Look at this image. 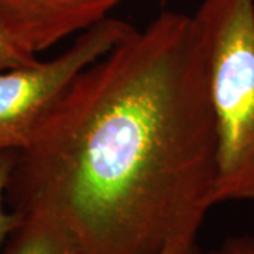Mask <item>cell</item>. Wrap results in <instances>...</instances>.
<instances>
[{"mask_svg": "<svg viewBox=\"0 0 254 254\" xmlns=\"http://www.w3.org/2000/svg\"><path fill=\"white\" fill-rule=\"evenodd\" d=\"M0 254H82L69 230L46 213L23 215Z\"/></svg>", "mask_w": 254, "mask_h": 254, "instance_id": "cell-5", "label": "cell"}, {"mask_svg": "<svg viewBox=\"0 0 254 254\" xmlns=\"http://www.w3.org/2000/svg\"><path fill=\"white\" fill-rule=\"evenodd\" d=\"M122 0H0V34L37 57L109 18Z\"/></svg>", "mask_w": 254, "mask_h": 254, "instance_id": "cell-4", "label": "cell"}, {"mask_svg": "<svg viewBox=\"0 0 254 254\" xmlns=\"http://www.w3.org/2000/svg\"><path fill=\"white\" fill-rule=\"evenodd\" d=\"M206 254H254V236L240 235L227 237Z\"/></svg>", "mask_w": 254, "mask_h": 254, "instance_id": "cell-8", "label": "cell"}, {"mask_svg": "<svg viewBox=\"0 0 254 254\" xmlns=\"http://www.w3.org/2000/svg\"><path fill=\"white\" fill-rule=\"evenodd\" d=\"M13 160H14V153H6L0 155V249L21 220V216L9 208L6 199Z\"/></svg>", "mask_w": 254, "mask_h": 254, "instance_id": "cell-6", "label": "cell"}, {"mask_svg": "<svg viewBox=\"0 0 254 254\" xmlns=\"http://www.w3.org/2000/svg\"><path fill=\"white\" fill-rule=\"evenodd\" d=\"M157 254H202L198 249L196 240H185L165 247Z\"/></svg>", "mask_w": 254, "mask_h": 254, "instance_id": "cell-9", "label": "cell"}, {"mask_svg": "<svg viewBox=\"0 0 254 254\" xmlns=\"http://www.w3.org/2000/svg\"><path fill=\"white\" fill-rule=\"evenodd\" d=\"M109 17L83 31L72 46L51 60L0 72V155L27 144L54 100L86 66L98 61L133 30Z\"/></svg>", "mask_w": 254, "mask_h": 254, "instance_id": "cell-3", "label": "cell"}, {"mask_svg": "<svg viewBox=\"0 0 254 254\" xmlns=\"http://www.w3.org/2000/svg\"><path fill=\"white\" fill-rule=\"evenodd\" d=\"M216 131L192 16L164 11L86 66L14 153L6 199L46 213L82 254L196 240L216 202Z\"/></svg>", "mask_w": 254, "mask_h": 254, "instance_id": "cell-1", "label": "cell"}, {"mask_svg": "<svg viewBox=\"0 0 254 254\" xmlns=\"http://www.w3.org/2000/svg\"><path fill=\"white\" fill-rule=\"evenodd\" d=\"M192 17L216 131V202L254 200V0H203Z\"/></svg>", "mask_w": 254, "mask_h": 254, "instance_id": "cell-2", "label": "cell"}, {"mask_svg": "<svg viewBox=\"0 0 254 254\" xmlns=\"http://www.w3.org/2000/svg\"><path fill=\"white\" fill-rule=\"evenodd\" d=\"M36 60L37 57L23 53L0 34V72L34 63Z\"/></svg>", "mask_w": 254, "mask_h": 254, "instance_id": "cell-7", "label": "cell"}]
</instances>
